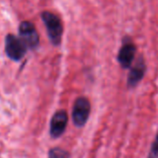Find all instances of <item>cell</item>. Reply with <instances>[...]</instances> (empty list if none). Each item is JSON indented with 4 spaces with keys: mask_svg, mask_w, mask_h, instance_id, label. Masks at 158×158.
<instances>
[{
    "mask_svg": "<svg viewBox=\"0 0 158 158\" xmlns=\"http://www.w3.org/2000/svg\"><path fill=\"white\" fill-rule=\"evenodd\" d=\"M43 21L46 27V31L50 41L54 45H58L61 42L63 27L59 18L49 11H44L42 13Z\"/></svg>",
    "mask_w": 158,
    "mask_h": 158,
    "instance_id": "obj_1",
    "label": "cell"
},
{
    "mask_svg": "<svg viewBox=\"0 0 158 158\" xmlns=\"http://www.w3.org/2000/svg\"><path fill=\"white\" fill-rule=\"evenodd\" d=\"M91 113V104L90 101L85 97H79L73 106L72 109V119L75 126L81 128L83 127Z\"/></svg>",
    "mask_w": 158,
    "mask_h": 158,
    "instance_id": "obj_2",
    "label": "cell"
},
{
    "mask_svg": "<svg viewBox=\"0 0 158 158\" xmlns=\"http://www.w3.org/2000/svg\"><path fill=\"white\" fill-rule=\"evenodd\" d=\"M27 46L24 43L15 35L8 34L6 37V54L7 56L15 61L20 60L26 54Z\"/></svg>",
    "mask_w": 158,
    "mask_h": 158,
    "instance_id": "obj_3",
    "label": "cell"
},
{
    "mask_svg": "<svg viewBox=\"0 0 158 158\" xmlns=\"http://www.w3.org/2000/svg\"><path fill=\"white\" fill-rule=\"evenodd\" d=\"M19 38L27 48L34 49L39 44V36L34 25L30 21H23L19 25Z\"/></svg>",
    "mask_w": 158,
    "mask_h": 158,
    "instance_id": "obj_4",
    "label": "cell"
},
{
    "mask_svg": "<svg viewBox=\"0 0 158 158\" xmlns=\"http://www.w3.org/2000/svg\"><path fill=\"white\" fill-rule=\"evenodd\" d=\"M68 120L69 117L65 110H58L54 114L50 122V134L53 138H58L64 133Z\"/></svg>",
    "mask_w": 158,
    "mask_h": 158,
    "instance_id": "obj_5",
    "label": "cell"
},
{
    "mask_svg": "<svg viewBox=\"0 0 158 158\" xmlns=\"http://www.w3.org/2000/svg\"><path fill=\"white\" fill-rule=\"evenodd\" d=\"M136 46L132 43H124L121 48L119 49L118 55V60L119 65L123 69H129L131 66V63L135 57Z\"/></svg>",
    "mask_w": 158,
    "mask_h": 158,
    "instance_id": "obj_6",
    "label": "cell"
},
{
    "mask_svg": "<svg viewBox=\"0 0 158 158\" xmlns=\"http://www.w3.org/2000/svg\"><path fill=\"white\" fill-rule=\"evenodd\" d=\"M146 70V65L145 61L143 58V56H140L136 62V64L133 66V68L131 69L129 76H128V86L131 88L135 87L143 78Z\"/></svg>",
    "mask_w": 158,
    "mask_h": 158,
    "instance_id": "obj_7",
    "label": "cell"
},
{
    "mask_svg": "<svg viewBox=\"0 0 158 158\" xmlns=\"http://www.w3.org/2000/svg\"><path fill=\"white\" fill-rule=\"evenodd\" d=\"M48 158H69V154L61 148H53L49 151Z\"/></svg>",
    "mask_w": 158,
    "mask_h": 158,
    "instance_id": "obj_8",
    "label": "cell"
},
{
    "mask_svg": "<svg viewBox=\"0 0 158 158\" xmlns=\"http://www.w3.org/2000/svg\"><path fill=\"white\" fill-rule=\"evenodd\" d=\"M148 158H158V133L153 143Z\"/></svg>",
    "mask_w": 158,
    "mask_h": 158,
    "instance_id": "obj_9",
    "label": "cell"
}]
</instances>
